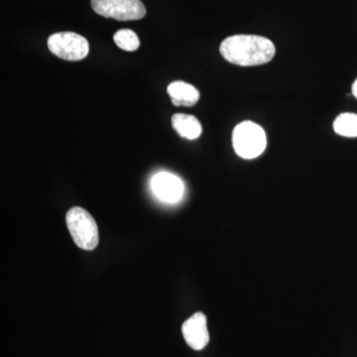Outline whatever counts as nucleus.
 <instances>
[{
    "label": "nucleus",
    "mask_w": 357,
    "mask_h": 357,
    "mask_svg": "<svg viewBox=\"0 0 357 357\" xmlns=\"http://www.w3.org/2000/svg\"><path fill=\"white\" fill-rule=\"evenodd\" d=\"M222 57L237 66L250 67L266 64L274 58L276 48L271 40L257 35H234L220 44Z\"/></svg>",
    "instance_id": "obj_1"
},
{
    "label": "nucleus",
    "mask_w": 357,
    "mask_h": 357,
    "mask_svg": "<svg viewBox=\"0 0 357 357\" xmlns=\"http://www.w3.org/2000/svg\"><path fill=\"white\" fill-rule=\"evenodd\" d=\"M48 48L52 54L66 61H81L88 56V40L75 32L55 33L49 37Z\"/></svg>",
    "instance_id": "obj_4"
},
{
    "label": "nucleus",
    "mask_w": 357,
    "mask_h": 357,
    "mask_svg": "<svg viewBox=\"0 0 357 357\" xmlns=\"http://www.w3.org/2000/svg\"><path fill=\"white\" fill-rule=\"evenodd\" d=\"M232 145L239 157L255 159L264 152L266 134L261 126L252 121H243L232 132Z\"/></svg>",
    "instance_id": "obj_3"
},
{
    "label": "nucleus",
    "mask_w": 357,
    "mask_h": 357,
    "mask_svg": "<svg viewBox=\"0 0 357 357\" xmlns=\"http://www.w3.org/2000/svg\"><path fill=\"white\" fill-rule=\"evenodd\" d=\"M172 126L181 137L195 140L203 131L201 122L197 117L190 114H177L172 117Z\"/></svg>",
    "instance_id": "obj_9"
},
{
    "label": "nucleus",
    "mask_w": 357,
    "mask_h": 357,
    "mask_svg": "<svg viewBox=\"0 0 357 357\" xmlns=\"http://www.w3.org/2000/svg\"><path fill=\"white\" fill-rule=\"evenodd\" d=\"M182 333L185 342L191 349L195 351L204 349L210 342L206 314L201 312L192 314L183 324Z\"/></svg>",
    "instance_id": "obj_6"
},
{
    "label": "nucleus",
    "mask_w": 357,
    "mask_h": 357,
    "mask_svg": "<svg viewBox=\"0 0 357 357\" xmlns=\"http://www.w3.org/2000/svg\"><path fill=\"white\" fill-rule=\"evenodd\" d=\"M114 40L117 47L124 51H136L140 46V40L137 34L130 29L119 30L115 33Z\"/></svg>",
    "instance_id": "obj_11"
},
{
    "label": "nucleus",
    "mask_w": 357,
    "mask_h": 357,
    "mask_svg": "<svg viewBox=\"0 0 357 357\" xmlns=\"http://www.w3.org/2000/svg\"><path fill=\"white\" fill-rule=\"evenodd\" d=\"M154 194L166 203H177L184 194V184L173 174L162 172L152 178Z\"/></svg>",
    "instance_id": "obj_7"
},
{
    "label": "nucleus",
    "mask_w": 357,
    "mask_h": 357,
    "mask_svg": "<svg viewBox=\"0 0 357 357\" xmlns=\"http://www.w3.org/2000/svg\"><path fill=\"white\" fill-rule=\"evenodd\" d=\"M167 91L176 107H192L198 102L199 98L198 89L182 81L173 82L169 84Z\"/></svg>",
    "instance_id": "obj_8"
},
{
    "label": "nucleus",
    "mask_w": 357,
    "mask_h": 357,
    "mask_svg": "<svg viewBox=\"0 0 357 357\" xmlns=\"http://www.w3.org/2000/svg\"><path fill=\"white\" fill-rule=\"evenodd\" d=\"M352 95L356 96L357 98V79H356V82H354V84H352Z\"/></svg>",
    "instance_id": "obj_12"
},
{
    "label": "nucleus",
    "mask_w": 357,
    "mask_h": 357,
    "mask_svg": "<svg viewBox=\"0 0 357 357\" xmlns=\"http://www.w3.org/2000/svg\"><path fill=\"white\" fill-rule=\"evenodd\" d=\"M333 130L345 137H357V114L345 112L333 122Z\"/></svg>",
    "instance_id": "obj_10"
},
{
    "label": "nucleus",
    "mask_w": 357,
    "mask_h": 357,
    "mask_svg": "<svg viewBox=\"0 0 357 357\" xmlns=\"http://www.w3.org/2000/svg\"><path fill=\"white\" fill-rule=\"evenodd\" d=\"M91 3L98 15L115 20H139L146 15V8L140 0H91Z\"/></svg>",
    "instance_id": "obj_5"
},
{
    "label": "nucleus",
    "mask_w": 357,
    "mask_h": 357,
    "mask_svg": "<svg viewBox=\"0 0 357 357\" xmlns=\"http://www.w3.org/2000/svg\"><path fill=\"white\" fill-rule=\"evenodd\" d=\"M68 229L74 243L84 250H93L98 246V229L95 218L83 208L74 206L66 215Z\"/></svg>",
    "instance_id": "obj_2"
}]
</instances>
